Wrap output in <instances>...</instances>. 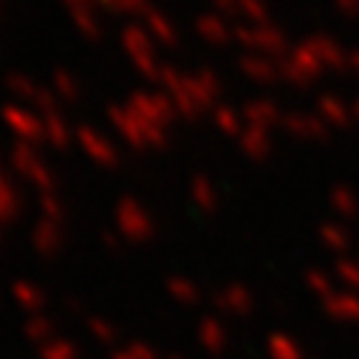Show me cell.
<instances>
[{"label":"cell","mask_w":359,"mask_h":359,"mask_svg":"<svg viewBox=\"0 0 359 359\" xmlns=\"http://www.w3.org/2000/svg\"><path fill=\"white\" fill-rule=\"evenodd\" d=\"M196 29L201 32V37L207 40V43H226L229 40V26L224 23V18L218 15V12H210V15H201L198 18V23H196Z\"/></svg>","instance_id":"cell-10"},{"label":"cell","mask_w":359,"mask_h":359,"mask_svg":"<svg viewBox=\"0 0 359 359\" xmlns=\"http://www.w3.org/2000/svg\"><path fill=\"white\" fill-rule=\"evenodd\" d=\"M43 122H46V142L51 147H68L71 144V130H68V125L57 114L43 116Z\"/></svg>","instance_id":"cell-13"},{"label":"cell","mask_w":359,"mask_h":359,"mask_svg":"<svg viewBox=\"0 0 359 359\" xmlns=\"http://www.w3.org/2000/svg\"><path fill=\"white\" fill-rule=\"evenodd\" d=\"M235 37L241 43H246L255 54L260 57H269V60H278V57H286V34L275 26H266V23H252L246 29H238Z\"/></svg>","instance_id":"cell-1"},{"label":"cell","mask_w":359,"mask_h":359,"mask_svg":"<svg viewBox=\"0 0 359 359\" xmlns=\"http://www.w3.org/2000/svg\"><path fill=\"white\" fill-rule=\"evenodd\" d=\"M283 125H286L294 136H300V139H323V136L328 133L325 119L306 116V114H292V116H286V119H283Z\"/></svg>","instance_id":"cell-7"},{"label":"cell","mask_w":359,"mask_h":359,"mask_svg":"<svg viewBox=\"0 0 359 359\" xmlns=\"http://www.w3.org/2000/svg\"><path fill=\"white\" fill-rule=\"evenodd\" d=\"M147 29H150V34H156L161 43H167V46H172L178 37H175V26L164 18V15H158V12H150L147 15Z\"/></svg>","instance_id":"cell-14"},{"label":"cell","mask_w":359,"mask_h":359,"mask_svg":"<svg viewBox=\"0 0 359 359\" xmlns=\"http://www.w3.org/2000/svg\"><path fill=\"white\" fill-rule=\"evenodd\" d=\"M130 60L136 62V68L147 76H158L161 71L156 68V54H153V43H150V34H144L142 29H125V37H122Z\"/></svg>","instance_id":"cell-2"},{"label":"cell","mask_w":359,"mask_h":359,"mask_svg":"<svg viewBox=\"0 0 359 359\" xmlns=\"http://www.w3.org/2000/svg\"><path fill=\"white\" fill-rule=\"evenodd\" d=\"M306 46H309V48H311V54L320 60V65L339 68V65H345V62H348V54L339 48V43H334V40H331V37H325V34L311 37Z\"/></svg>","instance_id":"cell-6"},{"label":"cell","mask_w":359,"mask_h":359,"mask_svg":"<svg viewBox=\"0 0 359 359\" xmlns=\"http://www.w3.org/2000/svg\"><path fill=\"white\" fill-rule=\"evenodd\" d=\"M334 4H337V9H339L345 18L359 15V0H334Z\"/></svg>","instance_id":"cell-18"},{"label":"cell","mask_w":359,"mask_h":359,"mask_svg":"<svg viewBox=\"0 0 359 359\" xmlns=\"http://www.w3.org/2000/svg\"><path fill=\"white\" fill-rule=\"evenodd\" d=\"M238 15H243L252 23H266V9L260 0H238Z\"/></svg>","instance_id":"cell-17"},{"label":"cell","mask_w":359,"mask_h":359,"mask_svg":"<svg viewBox=\"0 0 359 359\" xmlns=\"http://www.w3.org/2000/svg\"><path fill=\"white\" fill-rule=\"evenodd\" d=\"M241 68H243V74H246L249 79H255V82H275V79H278L275 62L269 60V57H260V54L243 57V60H241Z\"/></svg>","instance_id":"cell-9"},{"label":"cell","mask_w":359,"mask_h":359,"mask_svg":"<svg viewBox=\"0 0 359 359\" xmlns=\"http://www.w3.org/2000/svg\"><path fill=\"white\" fill-rule=\"evenodd\" d=\"M12 164L20 170V172H26L32 182H43V187H48L51 182H48V167L40 161V156H37V150L32 147V144H18L15 150H12Z\"/></svg>","instance_id":"cell-5"},{"label":"cell","mask_w":359,"mask_h":359,"mask_svg":"<svg viewBox=\"0 0 359 359\" xmlns=\"http://www.w3.org/2000/svg\"><path fill=\"white\" fill-rule=\"evenodd\" d=\"M243 119H246V125H252V128H263V130H269L272 125H278V122H280V111L275 108V102L255 100L252 105H246Z\"/></svg>","instance_id":"cell-8"},{"label":"cell","mask_w":359,"mask_h":359,"mask_svg":"<svg viewBox=\"0 0 359 359\" xmlns=\"http://www.w3.org/2000/svg\"><path fill=\"white\" fill-rule=\"evenodd\" d=\"M241 147H243L246 156L263 158V156H269V147H272V142H269V136H266L263 128H252V125H249V128L241 133Z\"/></svg>","instance_id":"cell-12"},{"label":"cell","mask_w":359,"mask_h":359,"mask_svg":"<svg viewBox=\"0 0 359 359\" xmlns=\"http://www.w3.org/2000/svg\"><path fill=\"white\" fill-rule=\"evenodd\" d=\"M4 122L9 125V130H15L20 136L23 144H34V142H46V122L32 116L29 111H23L20 105L6 108L4 111Z\"/></svg>","instance_id":"cell-3"},{"label":"cell","mask_w":359,"mask_h":359,"mask_svg":"<svg viewBox=\"0 0 359 359\" xmlns=\"http://www.w3.org/2000/svg\"><path fill=\"white\" fill-rule=\"evenodd\" d=\"M215 122H218V125H221V130H224V133H229V136H241V133H243L241 116H238L232 108H218V111H215Z\"/></svg>","instance_id":"cell-16"},{"label":"cell","mask_w":359,"mask_h":359,"mask_svg":"<svg viewBox=\"0 0 359 359\" xmlns=\"http://www.w3.org/2000/svg\"><path fill=\"white\" fill-rule=\"evenodd\" d=\"M320 111L325 116V125H337V128H348L353 119V108H348L342 100L337 97H323L320 100Z\"/></svg>","instance_id":"cell-11"},{"label":"cell","mask_w":359,"mask_h":359,"mask_svg":"<svg viewBox=\"0 0 359 359\" xmlns=\"http://www.w3.org/2000/svg\"><path fill=\"white\" fill-rule=\"evenodd\" d=\"M54 91L62 97V102H76L79 100V82L71 76V74H65V71H57L54 74Z\"/></svg>","instance_id":"cell-15"},{"label":"cell","mask_w":359,"mask_h":359,"mask_svg":"<svg viewBox=\"0 0 359 359\" xmlns=\"http://www.w3.org/2000/svg\"><path fill=\"white\" fill-rule=\"evenodd\" d=\"M76 139H79V144L85 147V153L91 156L97 164H105V167H114L116 161H119V156H116V150H114V144L108 142V139H102L94 128H88V125H82L79 130H76Z\"/></svg>","instance_id":"cell-4"}]
</instances>
